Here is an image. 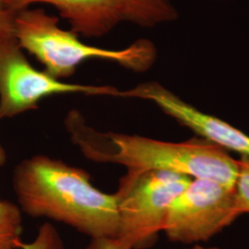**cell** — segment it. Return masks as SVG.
<instances>
[{
  "label": "cell",
  "instance_id": "obj_1",
  "mask_svg": "<svg viewBox=\"0 0 249 249\" xmlns=\"http://www.w3.org/2000/svg\"><path fill=\"white\" fill-rule=\"evenodd\" d=\"M65 124L72 142L89 160L123 165L129 174L167 171L234 187L238 160L199 137L168 142L139 135L102 132L87 124L77 110L68 114Z\"/></svg>",
  "mask_w": 249,
  "mask_h": 249
},
{
  "label": "cell",
  "instance_id": "obj_2",
  "mask_svg": "<svg viewBox=\"0 0 249 249\" xmlns=\"http://www.w3.org/2000/svg\"><path fill=\"white\" fill-rule=\"evenodd\" d=\"M12 184L20 211L31 217L65 223L90 238L117 234L116 194L93 187L85 170L36 155L16 166Z\"/></svg>",
  "mask_w": 249,
  "mask_h": 249
},
{
  "label": "cell",
  "instance_id": "obj_3",
  "mask_svg": "<svg viewBox=\"0 0 249 249\" xmlns=\"http://www.w3.org/2000/svg\"><path fill=\"white\" fill-rule=\"evenodd\" d=\"M14 30L18 47L35 56L45 67V71L57 80L71 77L87 60H107L142 73L150 70L157 57L155 45L146 39L121 50L86 45L72 30L60 28L59 18L43 9L29 8L18 12Z\"/></svg>",
  "mask_w": 249,
  "mask_h": 249
},
{
  "label": "cell",
  "instance_id": "obj_4",
  "mask_svg": "<svg viewBox=\"0 0 249 249\" xmlns=\"http://www.w3.org/2000/svg\"><path fill=\"white\" fill-rule=\"evenodd\" d=\"M191 180L167 171L126 173L115 193L119 220L116 240L129 249L152 247L163 231L170 205Z\"/></svg>",
  "mask_w": 249,
  "mask_h": 249
},
{
  "label": "cell",
  "instance_id": "obj_5",
  "mask_svg": "<svg viewBox=\"0 0 249 249\" xmlns=\"http://www.w3.org/2000/svg\"><path fill=\"white\" fill-rule=\"evenodd\" d=\"M239 216L234 187L192 179L170 205L162 232L189 247L212 239Z\"/></svg>",
  "mask_w": 249,
  "mask_h": 249
},
{
  "label": "cell",
  "instance_id": "obj_6",
  "mask_svg": "<svg viewBox=\"0 0 249 249\" xmlns=\"http://www.w3.org/2000/svg\"><path fill=\"white\" fill-rule=\"evenodd\" d=\"M113 86L67 83L35 69L16 46L0 54V119L35 110L41 100L54 94L83 93L117 97Z\"/></svg>",
  "mask_w": 249,
  "mask_h": 249
},
{
  "label": "cell",
  "instance_id": "obj_7",
  "mask_svg": "<svg viewBox=\"0 0 249 249\" xmlns=\"http://www.w3.org/2000/svg\"><path fill=\"white\" fill-rule=\"evenodd\" d=\"M14 14L36 3H46L58 10L73 32L87 38L109 34L122 22L151 28L165 20L141 0H4Z\"/></svg>",
  "mask_w": 249,
  "mask_h": 249
},
{
  "label": "cell",
  "instance_id": "obj_8",
  "mask_svg": "<svg viewBox=\"0 0 249 249\" xmlns=\"http://www.w3.org/2000/svg\"><path fill=\"white\" fill-rule=\"evenodd\" d=\"M117 97L142 99L152 102L196 137L249 157V135L216 116L206 114L180 98L157 81L142 82L132 89L119 90Z\"/></svg>",
  "mask_w": 249,
  "mask_h": 249
},
{
  "label": "cell",
  "instance_id": "obj_9",
  "mask_svg": "<svg viewBox=\"0 0 249 249\" xmlns=\"http://www.w3.org/2000/svg\"><path fill=\"white\" fill-rule=\"evenodd\" d=\"M22 217L17 205L0 199V249H19Z\"/></svg>",
  "mask_w": 249,
  "mask_h": 249
},
{
  "label": "cell",
  "instance_id": "obj_10",
  "mask_svg": "<svg viewBox=\"0 0 249 249\" xmlns=\"http://www.w3.org/2000/svg\"><path fill=\"white\" fill-rule=\"evenodd\" d=\"M236 209L239 215L249 213V157L238 160V175L234 184Z\"/></svg>",
  "mask_w": 249,
  "mask_h": 249
},
{
  "label": "cell",
  "instance_id": "obj_11",
  "mask_svg": "<svg viewBox=\"0 0 249 249\" xmlns=\"http://www.w3.org/2000/svg\"><path fill=\"white\" fill-rule=\"evenodd\" d=\"M15 15L6 7L4 0H0V54L18 46L14 30Z\"/></svg>",
  "mask_w": 249,
  "mask_h": 249
},
{
  "label": "cell",
  "instance_id": "obj_12",
  "mask_svg": "<svg viewBox=\"0 0 249 249\" xmlns=\"http://www.w3.org/2000/svg\"><path fill=\"white\" fill-rule=\"evenodd\" d=\"M144 4L156 11L166 22L178 18V12L170 0H141Z\"/></svg>",
  "mask_w": 249,
  "mask_h": 249
},
{
  "label": "cell",
  "instance_id": "obj_13",
  "mask_svg": "<svg viewBox=\"0 0 249 249\" xmlns=\"http://www.w3.org/2000/svg\"><path fill=\"white\" fill-rule=\"evenodd\" d=\"M86 249H129L125 248L114 237L90 238Z\"/></svg>",
  "mask_w": 249,
  "mask_h": 249
},
{
  "label": "cell",
  "instance_id": "obj_14",
  "mask_svg": "<svg viewBox=\"0 0 249 249\" xmlns=\"http://www.w3.org/2000/svg\"><path fill=\"white\" fill-rule=\"evenodd\" d=\"M22 249H50L48 247H46L44 244L41 243H36V242H33V243H28L26 245L23 246Z\"/></svg>",
  "mask_w": 249,
  "mask_h": 249
},
{
  "label": "cell",
  "instance_id": "obj_15",
  "mask_svg": "<svg viewBox=\"0 0 249 249\" xmlns=\"http://www.w3.org/2000/svg\"><path fill=\"white\" fill-rule=\"evenodd\" d=\"M6 160H7L6 151L4 150V148L2 147V145L0 144V166H3L6 163Z\"/></svg>",
  "mask_w": 249,
  "mask_h": 249
},
{
  "label": "cell",
  "instance_id": "obj_16",
  "mask_svg": "<svg viewBox=\"0 0 249 249\" xmlns=\"http://www.w3.org/2000/svg\"><path fill=\"white\" fill-rule=\"evenodd\" d=\"M220 249V248H217V247H205L202 246L200 244H196V245H193V246H189L186 249Z\"/></svg>",
  "mask_w": 249,
  "mask_h": 249
}]
</instances>
